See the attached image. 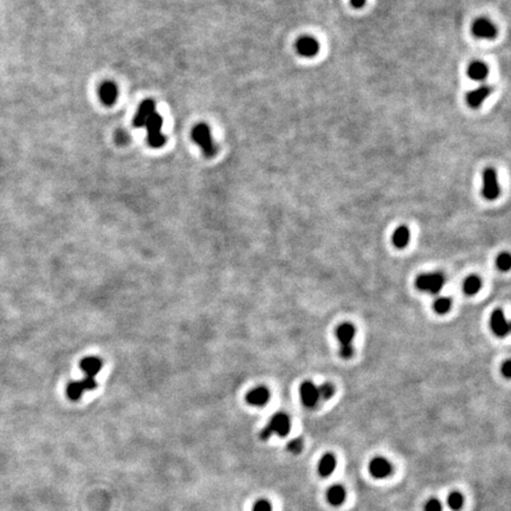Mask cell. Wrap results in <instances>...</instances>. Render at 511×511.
Here are the masks:
<instances>
[{
	"label": "cell",
	"instance_id": "obj_12",
	"mask_svg": "<svg viewBox=\"0 0 511 511\" xmlns=\"http://www.w3.org/2000/svg\"><path fill=\"white\" fill-rule=\"evenodd\" d=\"M296 49L298 54L304 57H314L319 50V42L313 37L306 36L301 37L296 43Z\"/></svg>",
	"mask_w": 511,
	"mask_h": 511
},
{
	"label": "cell",
	"instance_id": "obj_15",
	"mask_svg": "<svg viewBox=\"0 0 511 511\" xmlns=\"http://www.w3.org/2000/svg\"><path fill=\"white\" fill-rule=\"evenodd\" d=\"M119 96V90L115 83L104 82L100 88V98L106 106H113Z\"/></svg>",
	"mask_w": 511,
	"mask_h": 511
},
{
	"label": "cell",
	"instance_id": "obj_7",
	"mask_svg": "<svg viewBox=\"0 0 511 511\" xmlns=\"http://www.w3.org/2000/svg\"><path fill=\"white\" fill-rule=\"evenodd\" d=\"M300 396L306 407L314 408L319 400V388L312 381H304L300 386Z\"/></svg>",
	"mask_w": 511,
	"mask_h": 511
},
{
	"label": "cell",
	"instance_id": "obj_31",
	"mask_svg": "<svg viewBox=\"0 0 511 511\" xmlns=\"http://www.w3.org/2000/svg\"><path fill=\"white\" fill-rule=\"evenodd\" d=\"M501 369H502V374H503L507 379H509L511 377V362H510V360H507V361L504 362L503 365H502Z\"/></svg>",
	"mask_w": 511,
	"mask_h": 511
},
{
	"label": "cell",
	"instance_id": "obj_22",
	"mask_svg": "<svg viewBox=\"0 0 511 511\" xmlns=\"http://www.w3.org/2000/svg\"><path fill=\"white\" fill-rule=\"evenodd\" d=\"M83 393H84V389H83V386L81 381H73V383H70L66 387V394L67 398L72 401H76V400H79L82 398Z\"/></svg>",
	"mask_w": 511,
	"mask_h": 511
},
{
	"label": "cell",
	"instance_id": "obj_3",
	"mask_svg": "<svg viewBox=\"0 0 511 511\" xmlns=\"http://www.w3.org/2000/svg\"><path fill=\"white\" fill-rule=\"evenodd\" d=\"M162 125L164 120L158 112H154L152 116L146 122L144 127L147 128V140L148 144L153 148H161L166 143V136L162 134Z\"/></svg>",
	"mask_w": 511,
	"mask_h": 511
},
{
	"label": "cell",
	"instance_id": "obj_14",
	"mask_svg": "<svg viewBox=\"0 0 511 511\" xmlns=\"http://www.w3.org/2000/svg\"><path fill=\"white\" fill-rule=\"evenodd\" d=\"M491 94V88L488 85H482V87L470 91L466 96V101L471 108H478L481 104L488 98Z\"/></svg>",
	"mask_w": 511,
	"mask_h": 511
},
{
	"label": "cell",
	"instance_id": "obj_29",
	"mask_svg": "<svg viewBox=\"0 0 511 511\" xmlns=\"http://www.w3.org/2000/svg\"><path fill=\"white\" fill-rule=\"evenodd\" d=\"M424 510L425 511H442L443 507H442V503H440L438 500H436V498H431V500L427 501L426 504H425Z\"/></svg>",
	"mask_w": 511,
	"mask_h": 511
},
{
	"label": "cell",
	"instance_id": "obj_8",
	"mask_svg": "<svg viewBox=\"0 0 511 511\" xmlns=\"http://www.w3.org/2000/svg\"><path fill=\"white\" fill-rule=\"evenodd\" d=\"M490 328L496 336L504 337L509 334L510 325L506 319L503 310L496 309L490 316Z\"/></svg>",
	"mask_w": 511,
	"mask_h": 511
},
{
	"label": "cell",
	"instance_id": "obj_26",
	"mask_svg": "<svg viewBox=\"0 0 511 511\" xmlns=\"http://www.w3.org/2000/svg\"><path fill=\"white\" fill-rule=\"evenodd\" d=\"M496 264H497V267L501 271H509L510 266H511L510 255L508 254V252H502V254L498 255Z\"/></svg>",
	"mask_w": 511,
	"mask_h": 511
},
{
	"label": "cell",
	"instance_id": "obj_24",
	"mask_svg": "<svg viewBox=\"0 0 511 511\" xmlns=\"http://www.w3.org/2000/svg\"><path fill=\"white\" fill-rule=\"evenodd\" d=\"M447 504L452 510H454V511L460 510L461 508H463V504H464V497L461 496V494H459V492H457V491L452 492V494L447 498Z\"/></svg>",
	"mask_w": 511,
	"mask_h": 511
},
{
	"label": "cell",
	"instance_id": "obj_30",
	"mask_svg": "<svg viewBox=\"0 0 511 511\" xmlns=\"http://www.w3.org/2000/svg\"><path fill=\"white\" fill-rule=\"evenodd\" d=\"M252 511H272L271 504L266 500H259L255 503Z\"/></svg>",
	"mask_w": 511,
	"mask_h": 511
},
{
	"label": "cell",
	"instance_id": "obj_23",
	"mask_svg": "<svg viewBox=\"0 0 511 511\" xmlns=\"http://www.w3.org/2000/svg\"><path fill=\"white\" fill-rule=\"evenodd\" d=\"M452 307V301L447 297H439L437 298L433 303V310L438 314V315H445L450 312Z\"/></svg>",
	"mask_w": 511,
	"mask_h": 511
},
{
	"label": "cell",
	"instance_id": "obj_20",
	"mask_svg": "<svg viewBox=\"0 0 511 511\" xmlns=\"http://www.w3.org/2000/svg\"><path fill=\"white\" fill-rule=\"evenodd\" d=\"M488 66L484 63H482V62H473V63L470 64L469 69H467V75L473 81H483L488 76Z\"/></svg>",
	"mask_w": 511,
	"mask_h": 511
},
{
	"label": "cell",
	"instance_id": "obj_1",
	"mask_svg": "<svg viewBox=\"0 0 511 511\" xmlns=\"http://www.w3.org/2000/svg\"><path fill=\"white\" fill-rule=\"evenodd\" d=\"M291 429V421L288 414L278 412L273 414L271 418L269 424L261 430L260 438L263 440H267L272 435H278L279 437H285L289 435Z\"/></svg>",
	"mask_w": 511,
	"mask_h": 511
},
{
	"label": "cell",
	"instance_id": "obj_17",
	"mask_svg": "<svg viewBox=\"0 0 511 511\" xmlns=\"http://www.w3.org/2000/svg\"><path fill=\"white\" fill-rule=\"evenodd\" d=\"M409 239H411V232L406 225H400L396 227L392 236V242L395 248L405 249L408 245Z\"/></svg>",
	"mask_w": 511,
	"mask_h": 511
},
{
	"label": "cell",
	"instance_id": "obj_10",
	"mask_svg": "<svg viewBox=\"0 0 511 511\" xmlns=\"http://www.w3.org/2000/svg\"><path fill=\"white\" fill-rule=\"evenodd\" d=\"M392 464L383 457H377L369 463V472L374 478L383 479L392 473Z\"/></svg>",
	"mask_w": 511,
	"mask_h": 511
},
{
	"label": "cell",
	"instance_id": "obj_13",
	"mask_svg": "<svg viewBox=\"0 0 511 511\" xmlns=\"http://www.w3.org/2000/svg\"><path fill=\"white\" fill-rule=\"evenodd\" d=\"M270 400V390L264 386H258L256 388L251 389L246 395V401L252 406H260L266 405Z\"/></svg>",
	"mask_w": 511,
	"mask_h": 511
},
{
	"label": "cell",
	"instance_id": "obj_6",
	"mask_svg": "<svg viewBox=\"0 0 511 511\" xmlns=\"http://www.w3.org/2000/svg\"><path fill=\"white\" fill-rule=\"evenodd\" d=\"M482 194L486 200H495L500 195L501 190L497 181V174L494 168H486L483 173Z\"/></svg>",
	"mask_w": 511,
	"mask_h": 511
},
{
	"label": "cell",
	"instance_id": "obj_33",
	"mask_svg": "<svg viewBox=\"0 0 511 511\" xmlns=\"http://www.w3.org/2000/svg\"><path fill=\"white\" fill-rule=\"evenodd\" d=\"M350 2H352L353 7L355 8H361L363 5H365L366 0H350Z\"/></svg>",
	"mask_w": 511,
	"mask_h": 511
},
{
	"label": "cell",
	"instance_id": "obj_28",
	"mask_svg": "<svg viewBox=\"0 0 511 511\" xmlns=\"http://www.w3.org/2000/svg\"><path fill=\"white\" fill-rule=\"evenodd\" d=\"M81 383L83 386V389H84V392H88V390H94L97 387V383H96V380H95V378H90V377L83 378L81 380Z\"/></svg>",
	"mask_w": 511,
	"mask_h": 511
},
{
	"label": "cell",
	"instance_id": "obj_16",
	"mask_svg": "<svg viewBox=\"0 0 511 511\" xmlns=\"http://www.w3.org/2000/svg\"><path fill=\"white\" fill-rule=\"evenodd\" d=\"M101 368H102V361H101V359L95 358V356H89V358L83 359L81 362V369L84 373V377L95 378L100 373Z\"/></svg>",
	"mask_w": 511,
	"mask_h": 511
},
{
	"label": "cell",
	"instance_id": "obj_18",
	"mask_svg": "<svg viewBox=\"0 0 511 511\" xmlns=\"http://www.w3.org/2000/svg\"><path fill=\"white\" fill-rule=\"evenodd\" d=\"M336 469V458L332 453H325L319 464V473L322 477H329Z\"/></svg>",
	"mask_w": 511,
	"mask_h": 511
},
{
	"label": "cell",
	"instance_id": "obj_21",
	"mask_svg": "<svg viewBox=\"0 0 511 511\" xmlns=\"http://www.w3.org/2000/svg\"><path fill=\"white\" fill-rule=\"evenodd\" d=\"M482 288V279L479 278L478 276H469L464 281L463 284V291L465 292L467 296H473L477 292L481 290Z\"/></svg>",
	"mask_w": 511,
	"mask_h": 511
},
{
	"label": "cell",
	"instance_id": "obj_27",
	"mask_svg": "<svg viewBox=\"0 0 511 511\" xmlns=\"http://www.w3.org/2000/svg\"><path fill=\"white\" fill-rule=\"evenodd\" d=\"M302 450H303V443L301 439H292L288 443V451L291 453L298 454Z\"/></svg>",
	"mask_w": 511,
	"mask_h": 511
},
{
	"label": "cell",
	"instance_id": "obj_32",
	"mask_svg": "<svg viewBox=\"0 0 511 511\" xmlns=\"http://www.w3.org/2000/svg\"><path fill=\"white\" fill-rule=\"evenodd\" d=\"M115 140H116V142H119V143H127L129 140L128 134L126 133V131H119V133L116 134Z\"/></svg>",
	"mask_w": 511,
	"mask_h": 511
},
{
	"label": "cell",
	"instance_id": "obj_4",
	"mask_svg": "<svg viewBox=\"0 0 511 511\" xmlns=\"http://www.w3.org/2000/svg\"><path fill=\"white\" fill-rule=\"evenodd\" d=\"M445 284V277L442 272H430L421 273L415 279V286L420 291L430 292L436 295L440 292Z\"/></svg>",
	"mask_w": 511,
	"mask_h": 511
},
{
	"label": "cell",
	"instance_id": "obj_5",
	"mask_svg": "<svg viewBox=\"0 0 511 511\" xmlns=\"http://www.w3.org/2000/svg\"><path fill=\"white\" fill-rule=\"evenodd\" d=\"M192 138L195 141V143L200 146L202 152L206 156L211 158L215 154V146L211 136V129L205 123H200L195 126L192 131Z\"/></svg>",
	"mask_w": 511,
	"mask_h": 511
},
{
	"label": "cell",
	"instance_id": "obj_19",
	"mask_svg": "<svg viewBox=\"0 0 511 511\" xmlns=\"http://www.w3.org/2000/svg\"><path fill=\"white\" fill-rule=\"evenodd\" d=\"M327 498L331 506H341L346 500V490L342 485H332L327 492Z\"/></svg>",
	"mask_w": 511,
	"mask_h": 511
},
{
	"label": "cell",
	"instance_id": "obj_11",
	"mask_svg": "<svg viewBox=\"0 0 511 511\" xmlns=\"http://www.w3.org/2000/svg\"><path fill=\"white\" fill-rule=\"evenodd\" d=\"M156 112V106L155 102L153 100H146L141 103L140 108H138L136 115L134 118V127L136 128H142L146 126V122L148 121V119L152 116V114Z\"/></svg>",
	"mask_w": 511,
	"mask_h": 511
},
{
	"label": "cell",
	"instance_id": "obj_9",
	"mask_svg": "<svg viewBox=\"0 0 511 511\" xmlns=\"http://www.w3.org/2000/svg\"><path fill=\"white\" fill-rule=\"evenodd\" d=\"M472 33L479 38L492 39L497 35V29L490 20L479 18L472 24Z\"/></svg>",
	"mask_w": 511,
	"mask_h": 511
},
{
	"label": "cell",
	"instance_id": "obj_25",
	"mask_svg": "<svg viewBox=\"0 0 511 511\" xmlns=\"http://www.w3.org/2000/svg\"><path fill=\"white\" fill-rule=\"evenodd\" d=\"M317 388H319V399L329 400V399H331L335 394V387H334V384H331V383H322L321 386H317Z\"/></svg>",
	"mask_w": 511,
	"mask_h": 511
},
{
	"label": "cell",
	"instance_id": "obj_2",
	"mask_svg": "<svg viewBox=\"0 0 511 511\" xmlns=\"http://www.w3.org/2000/svg\"><path fill=\"white\" fill-rule=\"evenodd\" d=\"M355 332L356 329L352 323H341L336 328V337L340 343V356L344 360L350 359L354 355L353 341Z\"/></svg>",
	"mask_w": 511,
	"mask_h": 511
}]
</instances>
